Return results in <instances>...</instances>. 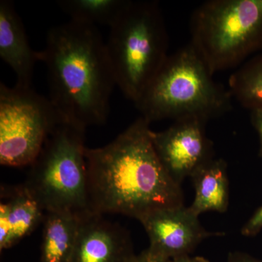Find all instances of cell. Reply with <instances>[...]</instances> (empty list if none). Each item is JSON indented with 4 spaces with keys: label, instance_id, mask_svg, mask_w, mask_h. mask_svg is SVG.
Instances as JSON below:
<instances>
[{
    "label": "cell",
    "instance_id": "obj_1",
    "mask_svg": "<svg viewBox=\"0 0 262 262\" xmlns=\"http://www.w3.org/2000/svg\"><path fill=\"white\" fill-rule=\"evenodd\" d=\"M150 124L137 119L102 147L86 148L90 208L139 220L164 207L182 206L184 194L160 163Z\"/></svg>",
    "mask_w": 262,
    "mask_h": 262
},
{
    "label": "cell",
    "instance_id": "obj_2",
    "mask_svg": "<svg viewBox=\"0 0 262 262\" xmlns=\"http://www.w3.org/2000/svg\"><path fill=\"white\" fill-rule=\"evenodd\" d=\"M39 57L47 69L48 98L65 121L85 129L103 125L117 84L97 27L72 20L52 27Z\"/></svg>",
    "mask_w": 262,
    "mask_h": 262
},
{
    "label": "cell",
    "instance_id": "obj_3",
    "mask_svg": "<svg viewBox=\"0 0 262 262\" xmlns=\"http://www.w3.org/2000/svg\"><path fill=\"white\" fill-rule=\"evenodd\" d=\"M232 100L189 42L169 55L135 106L149 123L188 118L208 122L230 111Z\"/></svg>",
    "mask_w": 262,
    "mask_h": 262
},
{
    "label": "cell",
    "instance_id": "obj_4",
    "mask_svg": "<svg viewBox=\"0 0 262 262\" xmlns=\"http://www.w3.org/2000/svg\"><path fill=\"white\" fill-rule=\"evenodd\" d=\"M106 47L117 87L135 104L169 56L159 3L130 0L110 27Z\"/></svg>",
    "mask_w": 262,
    "mask_h": 262
},
{
    "label": "cell",
    "instance_id": "obj_5",
    "mask_svg": "<svg viewBox=\"0 0 262 262\" xmlns=\"http://www.w3.org/2000/svg\"><path fill=\"white\" fill-rule=\"evenodd\" d=\"M190 42L213 75L262 51V0H209L190 19Z\"/></svg>",
    "mask_w": 262,
    "mask_h": 262
},
{
    "label": "cell",
    "instance_id": "obj_6",
    "mask_svg": "<svg viewBox=\"0 0 262 262\" xmlns=\"http://www.w3.org/2000/svg\"><path fill=\"white\" fill-rule=\"evenodd\" d=\"M86 129L64 122L48 136L24 184L46 212L78 215L90 208L84 145Z\"/></svg>",
    "mask_w": 262,
    "mask_h": 262
},
{
    "label": "cell",
    "instance_id": "obj_7",
    "mask_svg": "<svg viewBox=\"0 0 262 262\" xmlns=\"http://www.w3.org/2000/svg\"><path fill=\"white\" fill-rule=\"evenodd\" d=\"M66 122L51 100L32 87L0 84V163L31 165L48 136Z\"/></svg>",
    "mask_w": 262,
    "mask_h": 262
},
{
    "label": "cell",
    "instance_id": "obj_8",
    "mask_svg": "<svg viewBox=\"0 0 262 262\" xmlns=\"http://www.w3.org/2000/svg\"><path fill=\"white\" fill-rule=\"evenodd\" d=\"M206 124L200 119H183L165 130H151V141L160 163L179 185L214 158L213 142L206 135Z\"/></svg>",
    "mask_w": 262,
    "mask_h": 262
},
{
    "label": "cell",
    "instance_id": "obj_9",
    "mask_svg": "<svg viewBox=\"0 0 262 262\" xmlns=\"http://www.w3.org/2000/svg\"><path fill=\"white\" fill-rule=\"evenodd\" d=\"M149 239L151 254L163 260L188 256L203 241L225 235L207 231L189 207H164L149 212L139 220Z\"/></svg>",
    "mask_w": 262,
    "mask_h": 262
},
{
    "label": "cell",
    "instance_id": "obj_10",
    "mask_svg": "<svg viewBox=\"0 0 262 262\" xmlns=\"http://www.w3.org/2000/svg\"><path fill=\"white\" fill-rule=\"evenodd\" d=\"M132 241L120 225L89 213L81 215L70 262H134Z\"/></svg>",
    "mask_w": 262,
    "mask_h": 262
},
{
    "label": "cell",
    "instance_id": "obj_11",
    "mask_svg": "<svg viewBox=\"0 0 262 262\" xmlns=\"http://www.w3.org/2000/svg\"><path fill=\"white\" fill-rule=\"evenodd\" d=\"M0 57L14 72L15 84L32 87L39 52L31 48L23 21L10 0L0 1Z\"/></svg>",
    "mask_w": 262,
    "mask_h": 262
},
{
    "label": "cell",
    "instance_id": "obj_12",
    "mask_svg": "<svg viewBox=\"0 0 262 262\" xmlns=\"http://www.w3.org/2000/svg\"><path fill=\"white\" fill-rule=\"evenodd\" d=\"M45 216L46 211L24 185L15 189L0 204V250L12 247L32 233Z\"/></svg>",
    "mask_w": 262,
    "mask_h": 262
},
{
    "label": "cell",
    "instance_id": "obj_13",
    "mask_svg": "<svg viewBox=\"0 0 262 262\" xmlns=\"http://www.w3.org/2000/svg\"><path fill=\"white\" fill-rule=\"evenodd\" d=\"M191 179L195 192L189 206L193 213L199 216L207 211L223 213L227 211L229 188L225 160L213 158L194 172Z\"/></svg>",
    "mask_w": 262,
    "mask_h": 262
},
{
    "label": "cell",
    "instance_id": "obj_14",
    "mask_svg": "<svg viewBox=\"0 0 262 262\" xmlns=\"http://www.w3.org/2000/svg\"><path fill=\"white\" fill-rule=\"evenodd\" d=\"M80 220L69 212H46L40 262H70Z\"/></svg>",
    "mask_w": 262,
    "mask_h": 262
},
{
    "label": "cell",
    "instance_id": "obj_15",
    "mask_svg": "<svg viewBox=\"0 0 262 262\" xmlns=\"http://www.w3.org/2000/svg\"><path fill=\"white\" fill-rule=\"evenodd\" d=\"M234 100L249 111L262 108V51L239 67L229 79Z\"/></svg>",
    "mask_w": 262,
    "mask_h": 262
},
{
    "label": "cell",
    "instance_id": "obj_16",
    "mask_svg": "<svg viewBox=\"0 0 262 262\" xmlns=\"http://www.w3.org/2000/svg\"><path fill=\"white\" fill-rule=\"evenodd\" d=\"M130 0H61V9L77 23L111 27L126 8Z\"/></svg>",
    "mask_w": 262,
    "mask_h": 262
},
{
    "label": "cell",
    "instance_id": "obj_17",
    "mask_svg": "<svg viewBox=\"0 0 262 262\" xmlns=\"http://www.w3.org/2000/svg\"><path fill=\"white\" fill-rule=\"evenodd\" d=\"M262 229V206L253 213L250 220L245 224L241 234L245 237H253L259 233Z\"/></svg>",
    "mask_w": 262,
    "mask_h": 262
},
{
    "label": "cell",
    "instance_id": "obj_18",
    "mask_svg": "<svg viewBox=\"0 0 262 262\" xmlns=\"http://www.w3.org/2000/svg\"><path fill=\"white\" fill-rule=\"evenodd\" d=\"M251 122L259 139V156L262 158V108L251 110Z\"/></svg>",
    "mask_w": 262,
    "mask_h": 262
},
{
    "label": "cell",
    "instance_id": "obj_19",
    "mask_svg": "<svg viewBox=\"0 0 262 262\" xmlns=\"http://www.w3.org/2000/svg\"><path fill=\"white\" fill-rule=\"evenodd\" d=\"M227 262H262V260L253 258L246 253L236 251L229 253Z\"/></svg>",
    "mask_w": 262,
    "mask_h": 262
},
{
    "label": "cell",
    "instance_id": "obj_20",
    "mask_svg": "<svg viewBox=\"0 0 262 262\" xmlns=\"http://www.w3.org/2000/svg\"><path fill=\"white\" fill-rule=\"evenodd\" d=\"M168 260H163L157 257L146 249L140 254L137 255L134 262H166Z\"/></svg>",
    "mask_w": 262,
    "mask_h": 262
},
{
    "label": "cell",
    "instance_id": "obj_21",
    "mask_svg": "<svg viewBox=\"0 0 262 262\" xmlns=\"http://www.w3.org/2000/svg\"><path fill=\"white\" fill-rule=\"evenodd\" d=\"M166 262H210L207 258L203 256H181V257L173 258V259L168 260Z\"/></svg>",
    "mask_w": 262,
    "mask_h": 262
}]
</instances>
